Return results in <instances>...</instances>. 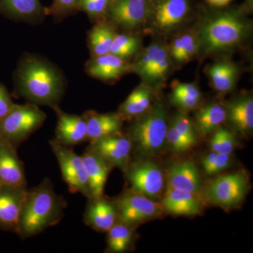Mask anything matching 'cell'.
<instances>
[{"label":"cell","mask_w":253,"mask_h":253,"mask_svg":"<svg viewBox=\"0 0 253 253\" xmlns=\"http://www.w3.org/2000/svg\"><path fill=\"white\" fill-rule=\"evenodd\" d=\"M115 201L118 208V221L132 228L160 217L163 212L161 204L129 189Z\"/></svg>","instance_id":"obj_9"},{"label":"cell","mask_w":253,"mask_h":253,"mask_svg":"<svg viewBox=\"0 0 253 253\" xmlns=\"http://www.w3.org/2000/svg\"><path fill=\"white\" fill-rule=\"evenodd\" d=\"M111 1H112V2H113V1H115V0H111Z\"/></svg>","instance_id":"obj_40"},{"label":"cell","mask_w":253,"mask_h":253,"mask_svg":"<svg viewBox=\"0 0 253 253\" xmlns=\"http://www.w3.org/2000/svg\"><path fill=\"white\" fill-rule=\"evenodd\" d=\"M14 95L36 105L59 106L66 87L62 71L38 54L23 55L14 74Z\"/></svg>","instance_id":"obj_2"},{"label":"cell","mask_w":253,"mask_h":253,"mask_svg":"<svg viewBox=\"0 0 253 253\" xmlns=\"http://www.w3.org/2000/svg\"><path fill=\"white\" fill-rule=\"evenodd\" d=\"M16 148L0 139V184L27 189L23 163Z\"/></svg>","instance_id":"obj_20"},{"label":"cell","mask_w":253,"mask_h":253,"mask_svg":"<svg viewBox=\"0 0 253 253\" xmlns=\"http://www.w3.org/2000/svg\"><path fill=\"white\" fill-rule=\"evenodd\" d=\"M195 128L199 137L206 138L212 135L226 121L224 103L212 102L202 105L195 110Z\"/></svg>","instance_id":"obj_27"},{"label":"cell","mask_w":253,"mask_h":253,"mask_svg":"<svg viewBox=\"0 0 253 253\" xmlns=\"http://www.w3.org/2000/svg\"><path fill=\"white\" fill-rule=\"evenodd\" d=\"M45 9L41 0H0V15L14 21L41 23L46 16Z\"/></svg>","instance_id":"obj_25"},{"label":"cell","mask_w":253,"mask_h":253,"mask_svg":"<svg viewBox=\"0 0 253 253\" xmlns=\"http://www.w3.org/2000/svg\"><path fill=\"white\" fill-rule=\"evenodd\" d=\"M169 103L179 111L189 112L195 111L202 103L203 96L196 83H180L175 81L169 94Z\"/></svg>","instance_id":"obj_30"},{"label":"cell","mask_w":253,"mask_h":253,"mask_svg":"<svg viewBox=\"0 0 253 253\" xmlns=\"http://www.w3.org/2000/svg\"><path fill=\"white\" fill-rule=\"evenodd\" d=\"M205 10L195 23L199 39V60L229 57L251 39L253 22L244 6Z\"/></svg>","instance_id":"obj_1"},{"label":"cell","mask_w":253,"mask_h":253,"mask_svg":"<svg viewBox=\"0 0 253 253\" xmlns=\"http://www.w3.org/2000/svg\"><path fill=\"white\" fill-rule=\"evenodd\" d=\"M155 92L144 84H139L119 106L118 114L123 121H131L148 111L155 101Z\"/></svg>","instance_id":"obj_29"},{"label":"cell","mask_w":253,"mask_h":253,"mask_svg":"<svg viewBox=\"0 0 253 253\" xmlns=\"http://www.w3.org/2000/svg\"><path fill=\"white\" fill-rule=\"evenodd\" d=\"M57 116L56 139L66 146H75L86 141V124L84 116L63 112L59 106L54 109Z\"/></svg>","instance_id":"obj_23"},{"label":"cell","mask_w":253,"mask_h":253,"mask_svg":"<svg viewBox=\"0 0 253 253\" xmlns=\"http://www.w3.org/2000/svg\"><path fill=\"white\" fill-rule=\"evenodd\" d=\"M46 118L45 113L38 105L15 104L0 122V139L7 141L17 149L21 143L41 127Z\"/></svg>","instance_id":"obj_7"},{"label":"cell","mask_w":253,"mask_h":253,"mask_svg":"<svg viewBox=\"0 0 253 253\" xmlns=\"http://www.w3.org/2000/svg\"><path fill=\"white\" fill-rule=\"evenodd\" d=\"M88 201L84 214V224L95 231L107 232L118 220L116 201L106 199L105 196Z\"/></svg>","instance_id":"obj_21"},{"label":"cell","mask_w":253,"mask_h":253,"mask_svg":"<svg viewBox=\"0 0 253 253\" xmlns=\"http://www.w3.org/2000/svg\"><path fill=\"white\" fill-rule=\"evenodd\" d=\"M151 0H115L111 3L107 20L118 29L138 32L149 19Z\"/></svg>","instance_id":"obj_12"},{"label":"cell","mask_w":253,"mask_h":253,"mask_svg":"<svg viewBox=\"0 0 253 253\" xmlns=\"http://www.w3.org/2000/svg\"><path fill=\"white\" fill-rule=\"evenodd\" d=\"M130 189L156 201L161 197L164 189V174L162 169L151 158L129 163L126 172Z\"/></svg>","instance_id":"obj_10"},{"label":"cell","mask_w":253,"mask_h":253,"mask_svg":"<svg viewBox=\"0 0 253 253\" xmlns=\"http://www.w3.org/2000/svg\"><path fill=\"white\" fill-rule=\"evenodd\" d=\"M107 232L109 252L125 253L131 249L134 241V228L118 221Z\"/></svg>","instance_id":"obj_33"},{"label":"cell","mask_w":253,"mask_h":253,"mask_svg":"<svg viewBox=\"0 0 253 253\" xmlns=\"http://www.w3.org/2000/svg\"><path fill=\"white\" fill-rule=\"evenodd\" d=\"M206 202L201 194L167 187L161 205L163 212L173 215L196 216L204 212Z\"/></svg>","instance_id":"obj_18"},{"label":"cell","mask_w":253,"mask_h":253,"mask_svg":"<svg viewBox=\"0 0 253 253\" xmlns=\"http://www.w3.org/2000/svg\"><path fill=\"white\" fill-rule=\"evenodd\" d=\"M14 105L9 91L4 84L0 83V122L12 109Z\"/></svg>","instance_id":"obj_38"},{"label":"cell","mask_w":253,"mask_h":253,"mask_svg":"<svg viewBox=\"0 0 253 253\" xmlns=\"http://www.w3.org/2000/svg\"><path fill=\"white\" fill-rule=\"evenodd\" d=\"M143 49L142 39L138 32L123 31L116 33L110 53L131 61Z\"/></svg>","instance_id":"obj_32"},{"label":"cell","mask_w":253,"mask_h":253,"mask_svg":"<svg viewBox=\"0 0 253 253\" xmlns=\"http://www.w3.org/2000/svg\"><path fill=\"white\" fill-rule=\"evenodd\" d=\"M118 28L107 19L95 23L87 36L88 48L91 57L110 53Z\"/></svg>","instance_id":"obj_31"},{"label":"cell","mask_w":253,"mask_h":253,"mask_svg":"<svg viewBox=\"0 0 253 253\" xmlns=\"http://www.w3.org/2000/svg\"><path fill=\"white\" fill-rule=\"evenodd\" d=\"M82 158L89 181L91 199L102 197L108 176L114 167L102 156L88 150Z\"/></svg>","instance_id":"obj_26"},{"label":"cell","mask_w":253,"mask_h":253,"mask_svg":"<svg viewBox=\"0 0 253 253\" xmlns=\"http://www.w3.org/2000/svg\"><path fill=\"white\" fill-rule=\"evenodd\" d=\"M226 121L233 132L246 136L253 130V98L251 92H243L224 103Z\"/></svg>","instance_id":"obj_15"},{"label":"cell","mask_w":253,"mask_h":253,"mask_svg":"<svg viewBox=\"0 0 253 253\" xmlns=\"http://www.w3.org/2000/svg\"><path fill=\"white\" fill-rule=\"evenodd\" d=\"M201 162L206 174L212 176L230 168L232 164V158L231 155L211 151L209 154L201 158Z\"/></svg>","instance_id":"obj_36"},{"label":"cell","mask_w":253,"mask_h":253,"mask_svg":"<svg viewBox=\"0 0 253 253\" xmlns=\"http://www.w3.org/2000/svg\"><path fill=\"white\" fill-rule=\"evenodd\" d=\"M232 0H206L207 3L213 8H224L227 6Z\"/></svg>","instance_id":"obj_39"},{"label":"cell","mask_w":253,"mask_h":253,"mask_svg":"<svg viewBox=\"0 0 253 253\" xmlns=\"http://www.w3.org/2000/svg\"><path fill=\"white\" fill-rule=\"evenodd\" d=\"M85 71L91 78L104 83H113L131 73V61L108 53L91 57L86 63Z\"/></svg>","instance_id":"obj_16"},{"label":"cell","mask_w":253,"mask_h":253,"mask_svg":"<svg viewBox=\"0 0 253 253\" xmlns=\"http://www.w3.org/2000/svg\"><path fill=\"white\" fill-rule=\"evenodd\" d=\"M51 150L59 163L63 180L73 194L81 193L88 200L91 199L89 181L82 156L69 146H63L54 139L49 141Z\"/></svg>","instance_id":"obj_11"},{"label":"cell","mask_w":253,"mask_h":253,"mask_svg":"<svg viewBox=\"0 0 253 253\" xmlns=\"http://www.w3.org/2000/svg\"><path fill=\"white\" fill-rule=\"evenodd\" d=\"M240 71L239 66L229 57L220 58L206 68L211 86L221 95L228 94L235 89Z\"/></svg>","instance_id":"obj_24"},{"label":"cell","mask_w":253,"mask_h":253,"mask_svg":"<svg viewBox=\"0 0 253 253\" xmlns=\"http://www.w3.org/2000/svg\"><path fill=\"white\" fill-rule=\"evenodd\" d=\"M171 38L168 45L174 70L179 69L194 58H197L199 39L195 25L181 30Z\"/></svg>","instance_id":"obj_19"},{"label":"cell","mask_w":253,"mask_h":253,"mask_svg":"<svg viewBox=\"0 0 253 253\" xmlns=\"http://www.w3.org/2000/svg\"><path fill=\"white\" fill-rule=\"evenodd\" d=\"M173 70L168 43L162 38H156L131 61V73L141 78V84L156 93L162 89Z\"/></svg>","instance_id":"obj_6"},{"label":"cell","mask_w":253,"mask_h":253,"mask_svg":"<svg viewBox=\"0 0 253 253\" xmlns=\"http://www.w3.org/2000/svg\"><path fill=\"white\" fill-rule=\"evenodd\" d=\"M251 184L244 171L223 174L212 179L201 191L205 202L229 211L239 207L249 193Z\"/></svg>","instance_id":"obj_8"},{"label":"cell","mask_w":253,"mask_h":253,"mask_svg":"<svg viewBox=\"0 0 253 253\" xmlns=\"http://www.w3.org/2000/svg\"><path fill=\"white\" fill-rule=\"evenodd\" d=\"M111 3V0H80L78 9L85 13L91 22L97 23L107 19Z\"/></svg>","instance_id":"obj_35"},{"label":"cell","mask_w":253,"mask_h":253,"mask_svg":"<svg viewBox=\"0 0 253 253\" xmlns=\"http://www.w3.org/2000/svg\"><path fill=\"white\" fill-rule=\"evenodd\" d=\"M199 136L187 113L179 111L168 123L166 146L171 153L184 154L198 144Z\"/></svg>","instance_id":"obj_14"},{"label":"cell","mask_w":253,"mask_h":253,"mask_svg":"<svg viewBox=\"0 0 253 253\" xmlns=\"http://www.w3.org/2000/svg\"><path fill=\"white\" fill-rule=\"evenodd\" d=\"M83 116L86 121V141L89 142L122 131L124 121L118 113H99L89 111Z\"/></svg>","instance_id":"obj_28"},{"label":"cell","mask_w":253,"mask_h":253,"mask_svg":"<svg viewBox=\"0 0 253 253\" xmlns=\"http://www.w3.org/2000/svg\"><path fill=\"white\" fill-rule=\"evenodd\" d=\"M132 143L122 131L104 136L90 142L88 151L100 155L113 166L126 172L130 163Z\"/></svg>","instance_id":"obj_13"},{"label":"cell","mask_w":253,"mask_h":253,"mask_svg":"<svg viewBox=\"0 0 253 253\" xmlns=\"http://www.w3.org/2000/svg\"><path fill=\"white\" fill-rule=\"evenodd\" d=\"M66 206L64 199L56 194L52 183L45 178L36 188L28 190L16 234L26 239L56 225L62 219Z\"/></svg>","instance_id":"obj_3"},{"label":"cell","mask_w":253,"mask_h":253,"mask_svg":"<svg viewBox=\"0 0 253 253\" xmlns=\"http://www.w3.org/2000/svg\"><path fill=\"white\" fill-rule=\"evenodd\" d=\"M237 145L238 141L234 133L222 126L213 133L209 141L211 151L228 155L234 153Z\"/></svg>","instance_id":"obj_34"},{"label":"cell","mask_w":253,"mask_h":253,"mask_svg":"<svg viewBox=\"0 0 253 253\" xmlns=\"http://www.w3.org/2000/svg\"><path fill=\"white\" fill-rule=\"evenodd\" d=\"M127 135L141 158H151L161 154L166 146L168 127V109L155 101L144 114L131 121Z\"/></svg>","instance_id":"obj_4"},{"label":"cell","mask_w":253,"mask_h":253,"mask_svg":"<svg viewBox=\"0 0 253 253\" xmlns=\"http://www.w3.org/2000/svg\"><path fill=\"white\" fill-rule=\"evenodd\" d=\"M194 18L192 0H151L149 19L143 32L156 38H171Z\"/></svg>","instance_id":"obj_5"},{"label":"cell","mask_w":253,"mask_h":253,"mask_svg":"<svg viewBox=\"0 0 253 253\" xmlns=\"http://www.w3.org/2000/svg\"><path fill=\"white\" fill-rule=\"evenodd\" d=\"M80 0H53L49 7H46V16H52L59 21L76 14Z\"/></svg>","instance_id":"obj_37"},{"label":"cell","mask_w":253,"mask_h":253,"mask_svg":"<svg viewBox=\"0 0 253 253\" xmlns=\"http://www.w3.org/2000/svg\"><path fill=\"white\" fill-rule=\"evenodd\" d=\"M27 191L0 184V229L16 234Z\"/></svg>","instance_id":"obj_17"},{"label":"cell","mask_w":253,"mask_h":253,"mask_svg":"<svg viewBox=\"0 0 253 253\" xmlns=\"http://www.w3.org/2000/svg\"><path fill=\"white\" fill-rule=\"evenodd\" d=\"M168 187L201 194L203 180L197 166L191 160L172 163L167 169Z\"/></svg>","instance_id":"obj_22"}]
</instances>
